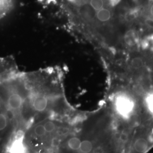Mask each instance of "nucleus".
Instances as JSON below:
<instances>
[{"instance_id":"f257e3e1","label":"nucleus","mask_w":153,"mask_h":153,"mask_svg":"<svg viewBox=\"0 0 153 153\" xmlns=\"http://www.w3.org/2000/svg\"><path fill=\"white\" fill-rule=\"evenodd\" d=\"M49 97L44 93H35L31 97L30 103L33 110L36 112H44L48 110Z\"/></svg>"},{"instance_id":"f03ea898","label":"nucleus","mask_w":153,"mask_h":153,"mask_svg":"<svg viewBox=\"0 0 153 153\" xmlns=\"http://www.w3.org/2000/svg\"><path fill=\"white\" fill-rule=\"evenodd\" d=\"M114 16L112 7H104L94 14L95 18L99 23H105L109 22Z\"/></svg>"},{"instance_id":"7ed1b4c3","label":"nucleus","mask_w":153,"mask_h":153,"mask_svg":"<svg viewBox=\"0 0 153 153\" xmlns=\"http://www.w3.org/2000/svg\"><path fill=\"white\" fill-rule=\"evenodd\" d=\"M81 141V137L76 135L71 136L66 141L67 147L71 150V152H76L79 148Z\"/></svg>"},{"instance_id":"20e7f679","label":"nucleus","mask_w":153,"mask_h":153,"mask_svg":"<svg viewBox=\"0 0 153 153\" xmlns=\"http://www.w3.org/2000/svg\"><path fill=\"white\" fill-rule=\"evenodd\" d=\"M131 67L134 71H139L144 66V60L140 56H135L131 60Z\"/></svg>"},{"instance_id":"39448f33","label":"nucleus","mask_w":153,"mask_h":153,"mask_svg":"<svg viewBox=\"0 0 153 153\" xmlns=\"http://www.w3.org/2000/svg\"><path fill=\"white\" fill-rule=\"evenodd\" d=\"M33 133L35 136L39 138L44 137L47 133L43 124H39L33 128Z\"/></svg>"},{"instance_id":"423d86ee","label":"nucleus","mask_w":153,"mask_h":153,"mask_svg":"<svg viewBox=\"0 0 153 153\" xmlns=\"http://www.w3.org/2000/svg\"><path fill=\"white\" fill-rule=\"evenodd\" d=\"M45 129V131L48 133H53L56 129V124L53 121L48 120L43 124Z\"/></svg>"},{"instance_id":"0eeeda50","label":"nucleus","mask_w":153,"mask_h":153,"mask_svg":"<svg viewBox=\"0 0 153 153\" xmlns=\"http://www.w3.org/2000/svg\"><path fill=\"white\" fill-rule=\"evenodd\" d=\"M144 23H145V25H146V26H147L148 27L153 29V18H151V17L148 16L145 19Z\"/></svg>"},{"instance_id":"6e6552de","label":"nucleus","mask_w":153,"mask_h":153,"mask_svg":"<svg viewBox=\"0 0 153 153\" xmlns=\"http://www.w3.org/2000/svg\"></svg>"}]
</instances>
